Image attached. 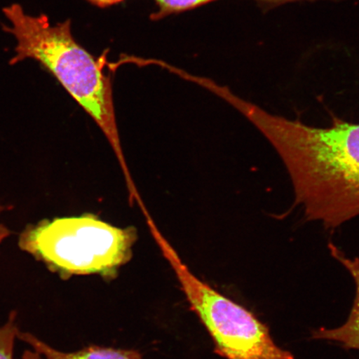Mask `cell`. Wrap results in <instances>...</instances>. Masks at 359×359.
<instances>
[{
  "mask_svg": "<svg viewBox=\"0 0 359 359\" xmlns=\"http://www.w3.org/2000/svg\"><path fill=\"white\" fill-rule=\"evenodd\" d=\"M3 13L11 22L3 29L17 40L10 65L34 60L60 82L105 135L123 170L129 194H134L137 188L121 144L111 79L100 62L76 41L69 20L52 25L47 15H27L18 4L4 8Z\"/></svg>",
  "mask_w": 359,
  "mask_h": 359,
  "instance_id": "1",
  "label": "cell"
},
{
  "mask_svg": "<svg viewBox=\"0 0 359 359\" xmlns=\"http://www.w3.org/2000/svg\"><path fill=\"white\" fill-rule=\"evenodd\" d=\"M133 228H120L95 215L44 219L22 231L19 246L62 279L114 278L132 258Z\"/></svg>",
  "mask_w": 359,
  "mask_h": 359,
  "instance_id": "2",
  "label": "cell"
},
{
  "mask_svg": "<svg viewBox=\"0 0 359 359\" xmlns=\"http://www.w3.org/2000/svg\"><path fill=\"white\" fill-rule=\"evenodd\" d=\"M147 222L187 302L212 337L219 355L226 359H294L293 354L278 346L268 327L253 313L196 277L151 217Z\"/></svg>",
  "mask_w": 359,
  "mask_h": 359,
  "instance_id": "3",
  "label": "cell"
},
{
  "mask_svg": "<svg viewBox=\"0 0 359 359\" xmlns=\"http://www.w3.org/2000/svg\"><path fill=\"white\" fill-rule=\"evenodd\" d=\"M17 339L29 348L22 353V359H144L135 350L93 346L75 352H62L53 348L29 332L19 330Z\"/></svg>",
  "mask_w": 359,
  "mask_h": 359,
  "instance_id": "4",
  "label": "cell"
},
{
  "mask_svg": "<svg viewBox=\"0 0 359 359\" xmlns=\"http://www.w3.org/2000/svg\"><path fill=\"white\" fill-rule=\"evenodd\" d=\"M329 248L333 257L351 273L356 285V297L348 321L343 326L334 330H318L313 332V338L335 341L345 348L359 350V259L347 257L334 244L330 243Z\"/></svg>",
  "mask_w": 359,
  "mask_h": 359,
  "instance_id": "5",
  "label": "cell"
},
{
  "mask_svg": "<svg viewBox=\"0 0 359 359\" xmlns=\"http://www.w3.org/2000/svg\"><path fill=\"white\" fill-rule=\"evenodd\" d=\"M215 0H155L157 11L151 16L154 20H161L170 15L192 10Z\"/></svg>",
  "mask_w": 359,
  "mask_h": 359,
  "instance_id": "6",
  "label": "cell"
},
{
  "mask_svg": "<svg viewBox=\"0 0 359 359\" xmlns=\"http://www.w3.org/2000/svg\"><path fill=\"white\" fill-rule=\"evenodd\" d=\"M19 327L17 325V313L11 312L6 324L0 326V359H13Z\"/></svg>",
  "mask_w": 359,
  "mask_h": 359,
  "instance_id": "7",
  "label": "cell"
},
{
  "mask_svg": "<svg viewBox=\"0 0 359 359\" xmlns=\"http://www.w3.org/2000/svg\"><path fill=\"white\" fill-rule=\"evenodd\" d=\"M8 208H10V206L0 203V214H1L4 212H6V210H7ZM11 235V231L10 229L4 226V224H0V245H1L3 242L6 241L7 238Z\"/></svg>",
  "mask_w": 359,
  "mask_h": 359,
  "instance_id": "8",
  "label": "cell"
},
{
  "mask_svg": "<svg viewBox=\"0 0 359 359\" xmlns=\"http://www.w3.org/2000/svg\"><path fill=\"white\" fill-rule=\"evenodd\" d=\"M88 1L97 7L106 8L114 6V4L123 2L124 0H88Z\"/></svg>",
  "mask_w": 359,
  "mask_h": 359,
  "instance_id": "9",
  "label": "cell"
},
{
  "mask_svg": "<svg viewBox=\"0 0 359 359\" xmlns=\"http://www.w3.org/2000/svg\"><path fill=\"white\" fill-rule=\"evenodd\" d=\"M260 1L271 2V3H282V2L295 1V0H260Z\"/></svg>",
  "mask_w": 359,
  "mask_h": 359,
  "instance_id": "10",
  "label": "cell"
}]
</instances>
